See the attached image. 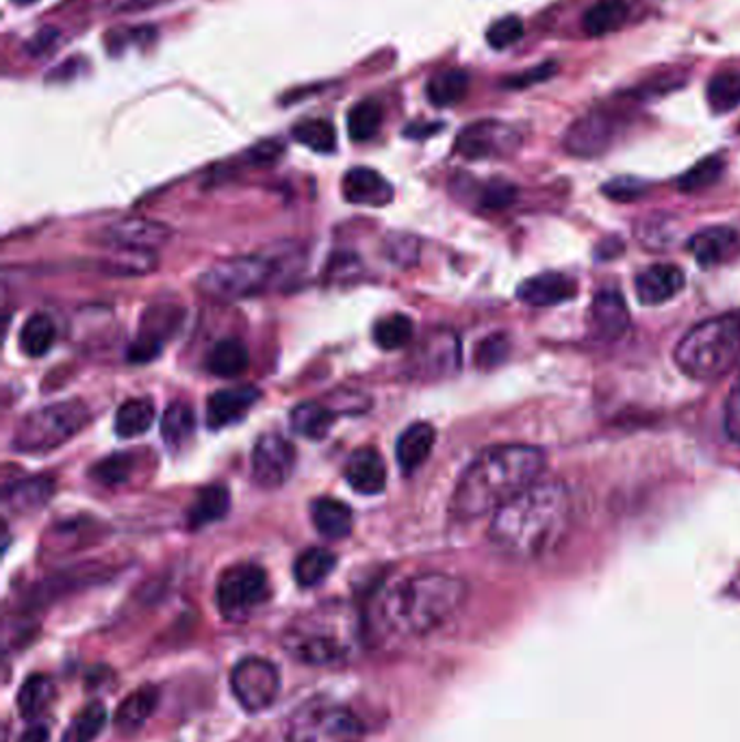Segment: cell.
Here are the masks:
<instances>
[{
	"label": "cell",
	"instance_id": "40",
	"mask_svg": "<svg viewBox=\"0 0 740 742\" xmlns=\"http://www.w3.org/2000/svg\"><path fill=\"white\" fill-rule=\"evenodd\" d=\"M708 105L715 113H730L740 105L739 73H721L712 76L706 89Z\"/></svg>",
	"mask_w": 740,
	"mask_h": 742
},
{
	"label": "cell",
	"instance_id": "6",
	"mask_svg": "<svg viewBox=\"0 0 740 742\" xmlns=\"http://www.w3.org/2000/svg\"><path fill=\"white\" fill-rule=\"evenodd\" d=\"M89 419V408L80 400L37 408L20 419L11 447L20 454H48L75 439Z\"/></svg>",
	"mask_w": 740,
	"mask_h": 742
},
{
	"label": "cell",
	"instance_id": "18",
	"mask_svg": "<svg viewBox=\"0 0 740 742\" xmlns=\"http://www.w3.org/2000/svg\"><path fill=\"white\" fill-rule=\"evenodd\" d=\"M578 294V285L572 276L561 272H543L532 279H525L519 285L518 297L530 306H558L563 302L574 299Z\"/></svg>",
	"mask_w": 740,
	"mask_h": 742
},
{
	"label": "cell",
	"instance_id": "26",
	"mask_svg": "<svg viewBox=\"0 0 740 742\" xmlns=\"http://www.w3.org/2000/svg\"><path fill=\"white\" fill-rule=\"evenodd\" d=\"M630 15L625 0H597L583 18V29L589 37H603L617 33Z\"/></svg>",
	"mask_w": 740,
	"mask_h": 742
},
{
	"label": "cell",
	"instance_id": "44",
	"mask_svg": "<svg viewBox=\"0 0 740 742\" xmlns=\"http://www.w3.org/2000/svg\"><path fill=\"white\" fill-rule=\"evenodd\" d=\"M511 343L507 335H489L480 346H476V365L480 370H493L509 359Z\"/></svg>",
	"mask_w": 740,
	"mask_h": 742
},
{
	"label": "cell",
	"instance_id": "45",
	"mask_svg": "<svg viewBox=\"0 0 740 742\" xmlns=\"http://www.w3.org/2000/svg\"><path fill=\"white\" fill-rule=\"evenodd\" d=\"M521 37H523V22L519 20L518 15H507L502 20L493 22L487 31V42L496 51H504V48L518 44Z\"/></svg>",
	"mask_w": 740,
	"mask_h": 742
},
{
	"label": "cell",
	"instance_id": "2",
	"mask_svg": "<svg viewBox=\"0 0 740 742\" xmlns=\"http://www.w3.org/2000/svg\"><path fill=\"white\" fill-rule=\"evenodd\" d=\"M545 451L534 446H493L485 449L460 476L449 513L458 521H474L498 513L521 491L538 482Z\"/></svg>",
	"mask_w": 740,
	"mask_h": 742
},
{
	"label": "cell",
	"instance_id": "23",
	"mask_svg": "<svg viewBox=\"0 0 740 742\" xmlns=\"http://www.w3.org/2000/svg\"><path fill=\"white\" fill-rule=\"evenodd\" d=\"M435 439H437V430L428 422L411 424L400 435L398 447H395L400 469L404 473H413L415 469H420L428 460V456L435 447Z\"/></svg>",
	"mask_w": 740,
	"mask_h": 742
},
{
	"label": "cell",
	"instance_id": "29",
	"mask_svg": "<svg viewBox=\"0 0 740 742\" xmlns=\"http://www.w3.org/2000/svg\"><path fill=\"white\" fill-rule=\"evenodd\" d=\"M196 430V415L187 402H172L161 417V439L170 449L185 446Z\"/></svg>",
	"mask_w": 740,
	"mask_h": 742
},
{
	"label": "cell",
	"instance_id": "25",
	"mask_svg": "<svg viewBox=\"0 0 740 742\" xmlns=\"http://www.w3.org/2000/svg\"><path fill=\"white\" fill-rule=\"evenodd\" d=\"M55 495V480L40 476V478H29L22 482H15L7 493H4V504L13 513H33L42 509L51 498Z\"/></svg>",
	"mask_w": 740,
	"mask_h": 742
},
{
	"label": "cell",
	"instance_id": "5",
	"mask_svg": "<svg viewBox=\"0 0 740 742\" xmlns=\"http://www.w3.org/2000/svg\"><path fill=\"white\" fill-rule=\"evenodd\" d=\"M675 363L688 378L712 382L740 359V315L728 313L693 326L675 348Z\"/></svg>",
	"mask_w": 740,
	"mask_h": 742
},
{
	"label": "cell",
	"instance_id": "38",
	"mask_svg": "<svg viewBox=\"0 0 740 742\" xmlns=\"http://www.w3.org/2000/svg\"><path fill=\"white\" fill-rule=\"evenodd\" d=\"M297 144L306 146L313 152L328 154L337 149V131L330 120L324 118H313V120H302L292 131Z\"/></svg>",
	"mask_w": 740,
	"mask_h": 742
},
{
	"label": "cell",
	"instance_id": "32",
	"mask_svg": "<svg viewBox=\"0 0 740 742\" xmlns=\"http://www.w3.org/2000/svg\"><path fill=\"white\" fill-rule=\"evenodd\" d=\"M154 424V404L150 397L127 400L116 413V435L133 439L149 433Z\"/></svg>",
	"mask_w": 740,
	"mask_h": 742
},
{
	"label": "cell",
	"instance_id": "41",
	"mask_svg": "<svg viewBox=\"0 0 740 742\" xmlns=\"http://www.w3.org/2000/svg\"><path fill=\"white\" fill-rule=\"evenodd\" d=\"M382 124V109L376 100H361L348 113V133L352 142H370Z\"/></svg>",
	"mask_w": 740,
	"mask_h": 742
},
{
	"label": "cell",
	"instance_id": "27",
	"mask_svg": "<svg viewBox=\"0 0 740 742\" xmlns=\"http://www.w3.org/2000/svg\"><path fill=\"white\" fill-rule=\"evenodd\" d=\"M228 509H230V493H228L226 487H222V484L205 487L196 495V500H194V504L187 513V523H189V527L200 530L205 525H211L216 521L224 520L228 515Z\"/></svg>",
	"mask_w": 740,
	"mask_h": 742
},
{
	"label": "cell",
	"instance_id": "20",
	"mask_svg": "<svg viewBox=\"0 0 740 742\" xmlns=\"http://www.w3.org/2000/svg\"><path fill=\"white\" fill-rule=\"evenodd\" d=\"M684 272L675 265H650L636 276V296L643 306H661L682 294Z\"/></svg>",
	"mask_w": 740,
	"mask_h": 742
},
{
	"label": "cell",
	"instance_id": "7",
	"mask_svg": "<svg viewBox=\"0 0 740 742\" xmlns=\"http://www.w3.org/2000/svg\"><path fill=\"white\" fill-rule=\"evenodd\" d=\"M361 719L344 703L326 697L308 699L290 714L285 742H363Z\"/></svg>",
	"mask_w": 740,
	"mask_h": 742
},
{
	"label": "cell",
	"instance_id": "22",
	"mask_svg": "<svg viewBox=\"0 0 740 742\" xmlns=\"http://www.w3.org/2000/svg\"><path fill=\"white\" fill-rule=\"evenodd\" d=\"M344 198L352 205L366 207H382L389 205L393 198V187L384 176H380L370 167H352L344 176Z\"/></svg>",
	"mask_w": 740,
	"mask_h": 742
},
{
	"label": "cell",
	"instance_id": "53",
	"mask_svg": "<svg viewBox=\"0 0 740 742\" xmlns=\"http://www.w3.org/2000/svg\"><path fill=\"white\" fill-rule=\"evenodd\" d=\"M13 4H18V7H29V4H35V2H40V0H11Z\"/></svg>",
	"mask_w": 740,
	"mask_h": 742
},
{
	"label": "cell",
	"instance_id": "9",
	"mask_svg": "<svg viewBox=\"0 0 740 742\" xmlns=\"http://www.w3.org/2000/svg\"><path fill=\"white\" fill-rule=\"evenodd\" d=\"M272 594L270 578L263 567L254 563H239L228 567L216 589V603L226 621L246 623Z\"/></svg>",
	"mask_w": 740,
	"mask_h": 742
},
{
	"label": "cell",
	"instance_id": "35",
	"mask_svg": "<svg viewBox=\"0 0 740 742\" xmlns=\"http://www.w3.org/2000/svg\"><path fill=\"white\" fill-rule=\"evenodd\" d=\"M55 335V321L46 313H35L20 330V350L31 359H40L53 348Z\"/></svg>",
	"mask_w": 740,
	"mask_h": 742
},
{
	"label": "cell",
	"instance_id": "28",
	"mask_svg": "<svg viewBox=\"0 0 740 742\" xmlns=\"http://www.w3.org/2000/svg\"><path fill=\"white\" fill-rule=\"evenodd\" d=\"M290 419L296 435L311 441H322L333 428L335 413L319 402H302L292 411Z\"/></svg>",
	"mask_w": 740,
	"mask_h": 742
},
{
	"label": "cell",
	"instance_id": "4",
	"mask_svg": "<svg viewBox=\"0 0 740 742\" xmlns=\"http://www.w3.org/2000/svg\"><path fill=\"white\" fill-rule=\"evenodd\" d=\"M285 654L306 667H344L363 650V623L350 603H322L296 616L281 636Z\"/></svg>",
	"mask_w": 740,
	"mask_h": 742
},
{
	"label": "cell",
	"instance_id": "21",
	"mask_svg": "<svg viewBox=\"0 0 740 742\" xmlns=\"http://www.w3.org/2000/svg\"><path fill=\"white\" fill-rule=\"evenodd\" d=\"M348 484L361 495H378L387 487V467L373 447H359L346 465Z\"/></svg>",
	"mask_w": 740,
	"mask_h": 742
},
{
	"label": "cell",
	"instance_id": "31",
	"mask_svg": "<svg viewBox=\"0 0 740 742\" xmlns=\"http://www.w3.org/2000/svg\"><path fill=\"white\" fill-rule=\"evenodd\" d=\"M55 699V681L44 673H33L18 692V708L24 719H40Z\"/></svg>",
	"mask_w": 740,
	"mask_h": 742
},
{
	"label": "cell",
	"instance_id": "10",
	"mask_svg": "<svg viewBox=\"0 0 740 742\" xmlns=\"http://www.w3.org/2000/svg\"><path fill=\"white\" fill-rule=\"evenodd\" d=\"M230 690L246 712H265L281 695V673L274 663L248 656L230 670Z\"/></svg>",
	"mask_w": 740,
	"mask_h": 742
},
{
	"label": "cell",
	"instance_id": "49",
	"mask_svg": "<svg viewBox=\"0 0 740 742\" xmlns=\"http://www.w3.org/2000/svg\"><path fill=\"white\" fill-rule=\"evenodd\" d=\"M554 75H556V64H543L538 68H532L530 73L507 78L504 87H509V89H523V87H530V85H534L538 80H545V78Z\"/></svg>",
	"mask_w": 740,
	"mask_h": 742
},
{
	"label": "cell",
	"instance_id": "37",
	"mask_svg": "<svg viewBox=\"0 0 740 742\" xmlns=\"http://www.w3.org/2000/svg\"><path fill=\"white\" fill-rule=\"evenodd\" d=\"M413 335H415V326H413L411 317L400 315V313L389 315L373 326V341H376L378 348H382L387 352H393V350H400V348L409 346L413 341Z\"/></svg>",
	"mask_w": 740,
	"mask_h": 742
},
{
	"label": "cell",
	"instance_id": "52",
	"mask_svg": "<svg viewBox=\"0 0 740 742\" xmlns=\"http://www.w3.org/2000/svg\"><path fill=\"white\" fill-rule=\"evenodd\" d=\"M159 2H163V0H124V2H120L118 7L131 11V9H149V7H154V4H159Z\"/></svg>",
	"mask_w": 740,
	"mask_h": 742
},
{
	"label": "cell",
	"instance_id": "50",
	"mask_svg": "<svg viewBox=\"0 0 740 742\" xmlns=\"http://www.w3.org/2000/svg\"><path fill=\"white\" fill-rule=\"evenodd\" d=\"M281 152H283V144L263 142V144H259V146L250 150V159L254 163H263L265 165V163H274L281 156Z\"/></svg>",
	"mask_w": 740,
	"mask_h": 742
},
{
	"label": "cell",
	"instance_id": "51",
	"mask_svg": "<svg viewBox=\"0 0 740 742\" xmlns=\"http://www.w3.org/2000/svg\"><path fill=\"white\" fill-rule=\"evenodd\" d=\"M51 734H48V728L46 723H33L18 742H48Z\"/></svg>",
	"mask_w": 740,
	"mask_h": 742
},
{
	"label": "cell",
	"instance_id": "11",
	"mask_svg": "<svg viewBox=\"0 0 740 742\" xmlns=\"http://www.w3.org/2000/svg\"><path fill=\"white\" fill-rule=\"evenodd\" d=\"M521 146L518 131L498 120H482L465 127L456 138V152L469 161L511 156Z\"/></svg>",
	"mask_w": 740,
	"mask_h": 742
},
{
	"label": "cell",
	"instance_id": "16",
	"mask_svg": "<svg viewBox=\"0 0 740 742\" xmlns=\"http://www.w3.org/2000/svg\"><path fill=\"white\" fill-rule=\"evenodd\" d=\"M614 140V124L608 116L592 111L585 118H578L565 135V149L574 156H599L610 149Z\"/></svg>",
	"mask_w": 740,
	"mask_h": 742
},
{
	"label": "cell",
	"instance_id": "33",
	"mask_svg": "<svg viewBox=\"0 0 740 742\" xmlns=\"http://www.w3.org/2000/svg\"><path fill=\"white\" fill-rule=\"evenodd\" d=\"M156 701H159V695H156V690L152 686H144V688L133 690L120 703V710L116 714L118 728L124 730V732L142 730L144 723L152 717V712L156 708Z\"/></svg>",
	"mask_w": 740,
	"mask_h": 742
},
{
	"label": "cell",
	"instance_id": "1",
	"mask_svg": "<svg viewBox=\"0 0 740 742\" xmlns=\"http://www.w3.org/2000/svg\"><path fill=\"white\" fill-rule=\"evenodd\" d=\"M569 523V489L561 480H538L493 515L489 538L509 558L532 563L563 543Z\"/></svg>",
	"mask_w": 740,
	"mask_h": 742
},
{
	"label": "cell",
	"instance_id": "48",
	"mask_svg": "<svg viewBox=\"0 0 740 742\" xmlns=\"http://www.w3.org/2000/svg\"><path fill=\"white\" fill-rule=\"evenodd\" d=\"M726 433L740 446V375L726 402Z\"/></svg>",
	"mask_w": 740,
	"mask_h": 742
},
{
	"label": "cell",
	"instance_id": "13",
	"mask_svg": "<svg viewBox=\"0 0 740 742\" xmlns=\"http://www.w3.org/2000/svg\"><path fill=\"white\" fill-rule=\"evenodd\" d=\"M460 368V343L449 330L431 332L413 357L411 371L424 380H442Z\"/></svg>",
	"mask_w": 740,
	"mask_h": 742
},
{
	"label": "cell",
	"instance_id": "39",
	"mask_svg": "<svg viewBox=\"0 0 740 742\" xmlns=\"http://www.w3.org/2000/svg\"><path fill=\"white\" fill-rule=\"evenodd\" d=\"M723 170H726V159L719 156V154H712V156L699 161L697 165H693V167L677 181V187H679V192H684V194H697V192H701V189L712 187V185L723 176Z\"/></svg>",
	"mask_w": 740,
	"mask_h": 742
},
{
	"label": "cell",
	"instance_id": "17",
	"mask_svg": "<svg viewBox=\"0 0 740 742\" xmlns=\"http://www.w3.org/2000/svg\"><path fill=\"white\" fill-rule=\"evenodd\" d=\"M688 248L701 268H715L737 257L740 248L739 232L730 226H712L693 234Z\"/></svg>",
	"mask_w": 740,
	"mask_h": 742
},
{
	"label": "cell",
	"instance_id": "30",
	"mask_svg": "<svg viewBox=\"0 0 740 742\" xmlns=\"http://www.w3.org/2000/svg\"><path fill=\"white\" fill-rule=\"evenodd\" d=\"M337 567V556L324 547H311L297 556L294 576L302 589L319 587Z\"/></svg>",
	"mask_w": 740,
	"mask_h": 742
},
{
	"label": "cell",
	"instance_id": "34",
	"mask_svg": "<svg viewBox=\"0 0 740 742\" xmlns=\"http://www.w3.org/2000/svg\"><path fill=\"white\" fill-rule=\"evenodd\" d=\"M467 89H469V76L463 70H442L437 75L433 76L426 85V98L433 107H439V109H445V107H454L458 105L465 96H467Z\"/></svg>",
	"mask_w": 740,
	"mask_h": 742
},
{
	"label": "cell",
	"instance_id": "8",
	"mask_svg": "<svg viewBox=\"0 0 740 742\" xmlns=\"http://www.w3.org/2000/svg\"><path fill=\"white\" fill-rule=\"evenodd\" d=\"M274 263L263 257H232L216 263L198 279V290L218 302L257 296L270 283Z\"/></svg>",
	"mask_w": 740,
	"mask_h": 742
},
{
	"label": "cell",
	"instance_id": "14",
	"mask_svg": "<svg viewBox=\"0 0 740 742\" xmlns=\"http://www.w3.org/2000/svg\"><path fill=\"white\" fill-rule=\"evenodd\" d=\"M172 237V230L165 223L152 222L144 218H129L111 223L102 232L105 245L118 252H140L152 254L161 245H165Z\"/></svg>",
	"mask_w": 740,
	"mask_h": 742
},
{
	"label": "cell",
	"instance_id": "46",
	"mask_svg": "<svg viewBox=\"0 0 740 742\" xmlns=\"http://www.w3.org/2000/svg\"><path fill=\"white\" fill-rule=\"evenodd\" d=\"M518 196V189L504 181H496V183H489L482 194H480V207L482 209H489V211H500L504 207H509Z\"/></svg>",
	"mask_w": 740,
	"mask_h": 742
},
{
	"label": "cell",
	"instance_id": "12",
	"mask_svg": "<svg viewBox=\"0 0 740 742\" xmlns=\"http://www.w3.org/2000/svg\"><path fill=\"white\" fill-rule=\"evenodd\" d=\"M296 469V449L279 433L261 435L252 449V480L265 491L283 487Z\"/></svg>",
	"mask_w": 740,
	"mask_h": 742
},
{
	"label": "cell",
	"instance_id": "19",
	"mask_svg": "<svg viewBox=\"0 0 740 742\" xmlns=\"http://www.w3.org/2000/svg\"><path fill=\"white\" fill-rule=\"evenodd\" d=\"M259 397L261 393L254 386H235L216 391L207 400V424L218 430L241 422L259 402Z\"/></svg>",
	"mask_w": 740,
	"mask_h": 742
},
{
	"label": "cell",
	"instance_id": "42",
	"mask_svg": "<svg viewBox=\"0 0 740 742\" xmlns=\"http://www.w3.org/2000/svg\"><path fill=\"white\" fill-rule=\"evenodd\" d=\"M105 721H107V712L102 703H89L73 719L62 742H94L100 736Z\"/></svg>",
	"mask_w": 740,
	"mask_h": 742
},
{
	"label": "cell",
	"instance_id": "36",
	"mask_svg": "<svg viewBox=\"0 0 740 742\" xmlns=\"http://www.w3.org/2000/svg\"><path fill=\"white\" fill-rule=\"evenodd\" d=\"M250 354L239 339H222L209 354L207 368L218 378H237L248 370Z\"/></svg>",
	"mask_w": 740,
	"mask_h": 742
},
{
	"label": "cell",
	"instance_id": "43",
	"mask_svg": "<svg viewBox=\"0 0 740 742\" xmlns=\"http://www.w3.org/2000/svg\"><path fill=\"white\" fill-rule=\"evenodd\" d=\"M133 471L131 454H113L91 467V478L105 487H118L129 480Z\"/></svg>",
	"mask_w": 740,
	"mask_h": 742
},
{
	"label": "cell",
	"instance_id": "47",
	"mask_svg": "<svg viewBox=\"0 0 740 742\" xmlns=\"http://www.w3.org/2000/svg\"><path fill=\"white\" fill-rule=\"evenodd\" d=\"M645 183L639 178H612L608 185H603V194L612 200H636L645 194Z\"/></svg>",
	"mask_w": 740,
	"mask_h": 742
},
{
	"label": "cell",
	"instance_id": "24",
	"mask_svg": "<svg viewBox=\"0 0 740 742\" xmlns=\"http://www.w3.org/2000/svg\"><path fill=\"white\" fill-rule=\"evenodd\" d=\"M311 520L317 532L328 541H341L352 532L355 515L348 504L335 498H317L311 504Z\"/></svg>",
	"mask_w": 740,
	"mask_h": 742
},
{
	"label": "cell",
	"instance_id": "15",
	"mask_svg": "<svg viewBox=\"0 0 740 742\" xmlns=\"http://www.w3.org/2000/svg\"><path fill=\"white\" fill-rule=\"evenodd\" d=\"M630 328V310L617 290H603L592 297L589 332L597 341H617Z\"/></svg>",
	"mask_w": 740,
	"mask_h": 742
},
{
	"label": "cell",
	"instance_id": "3",
	"mask_svg": "<svg viewBox=\"0 0 740 742\" xmlns=\"http://www.w3.org/2000/svg\"><path fill=\"white\" fill-rule=\"evenodd\" d=\"M467 585L460 578L426 571L395 582L380 601V619L387 630L402 639H422L463 608Z\"/></svg>",
	"mask_w": 740,
	"mask_h": 742
}]
</instances>
